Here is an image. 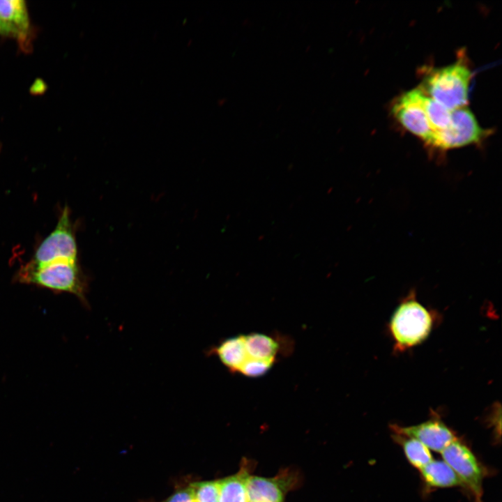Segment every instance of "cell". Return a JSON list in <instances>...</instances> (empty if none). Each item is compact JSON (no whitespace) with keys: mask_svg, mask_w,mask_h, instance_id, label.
Wrapping results in <instances>:
<instances>
[{"mask_svg":"<svg viewBox=\"0 0 502 502\" xmlns=\"http://www.w3.org/2000/svg\"><path fill=\"white\" fill-rule=\"evenodd\" d=\"M75 234L70 211L65 206L53 230L17 270L15 281L55 293L71 294L89 307V279L79 261Z\"/></svg>","mask_w":502,"mask_h":502,"instance_id":"cell-1","label":"cell"},{"mask_svg":"<svg viewBox=\"0 0 502 502\" xmlns=\"http://www.w3.org/2000/svg\"><path fill=\"white\" fill-rule=\"evenodd\" d=\"M471 77L470 69L462 59H459L429 73L420 89L452 111L466 105Z\"/></svg>","mask_w":502,"mask_h":502,"instance_id":"cell-2","label":"cell"},{"mask_svg":"<svg viewBox=\"0 0 502 502\" xmlns=\"http://www.w3.org/2000/svg\"><path fill=\"white\" fill-rule=\"evenodd\" d=\"M433 326L430 312L411 294L396 308L390 322V331L396 351L416 346L429 335Z\"/></svg>","mask_w":502,"mask_h":502,"instance_id":"cell-3","label":"cell"},{"mask_svg":"<svg viewBox=\"0 0 502 502\" xmlns=\"http://www.w3.org/2000/svg\"><path fill=\"white\" fill-rule=\"evenodd\" d=\"M488 132L466 107L451 111L448 126L432 134L427 144L442 151L480 142Z\"/></svg>","mask_w":502,"mask_h":502,"instance_id":"cell-4","label":"cell"},{"mask_svg":"<svg viewBox=\"0 0 502 502\" xmlns=\"http://www.w3.org/2000/svg\"><path fill=\"white\" fill-rule=\"evenodd\" d=\"M245 360L239 374L249 377H258L266 374L282 349L279 337L262 333L243 335Z\"/></svg>","mask_w":502,"mask_h":502,"instance_id":"cell-5","label":"cell"},{"mask_svg":"<svg viewBox=\"0 0 502 502\" xmlns=\"http://www.w3.org/2000/svg\"><path fill=\"white\" fill-rule=\"evenodd\" d=\"M445 461L455 471L462 483L466 485L481 502L482 494V469L473 452L463 443L455 440L442 452Z\"/></svg>","mask_w":502,"mask_h":502,"instance_id":"cell-6","label":"cell"},{"mask_svg":"<svg viewBox=\"0 0 502 502\" xmlns=\"http://www.w3.org/2000/svg\"><path fill=\"white\" fill-rule=\"evenodd\" d=\"M420 89L409 91L400 96L392 107V112L402 126L426 144L433 131L423 109Z\"/></svg>","mask_w":502,"mask_h":502,"instance_id":"cell-7","label":"cell"},{"mask_svg":"<svg viewBox=\"0 0 502 502\" xmlns=\"http://www.w3.org/2000/svg\"><path fill=\"white\" fill-rule=\"evenodd\" d=\"M392 428L395 433L416 439L428 449L440 452L456 440L450 429L441 418L436 417L416 425H393Z\"/></svg>","mask_w":502,"mask_h":502,"instance_id":"cell-8","label":"cell"},{"mask_svg":"<svg viewBox=\"0 0 502 502\" xmlns=\"http://www.w3.org/2000/svg\"><path fill=\"white\" fill-rule=\"evenodd\" d=\"M29 30L26 3L22 0H0V34L24 40Z\"/></svg>","mask_w":502,"mask_h":502,"instance_id":"cell-9","label":"cell"},{"mask_svg":"<svg viewBox=\"0 0 502 502\" xmlns=\"http://www.w3.org/2000/svg\"><path fill=\"white\" fill-rule=\"evenodd\" d=\"M246 489L248 502H283L281 480L249 476Z\"/></svg>","mask_w":502,"mask_h":502,"instance_id":"cell-10","label":"cell"},{"mask_svg":"<svg viewBox=\"0 0 502 502\" xmlns=\"http://www.w3.org/2000/svg\"><path fill=\"white\" fill-rule=\"evenodd\" d=\"M427 485L436 487H449L462 485L451 467L443 460H432L420 469Z\"/></svg>","mask_w":502,"mask_h":502,"instance_id":"cell-11","label":"cell"},{"mask_svg":"<svg viewBox=\"0 0 502 502\" xmlns=\"http://www.w3.org/2000/svg\"><path fill=\"white\" fill-rule=\"evenodd\" d=\"M249 477L245 471L218 480L219 502H248L246 485Z\"/></svg>","mask_w":502,"mask_h":502,"instance_id":"cell-12","label":"cell"},{"mask_svg":"<svg viewBox=\"0 0 502 502\" xmlns=\"http://www.w3.org/2000/svg\"><path fill=\"white\" fill-rule=\"evenodd\" d=\"M394 436L395 439L402 445L409 463L416 468L421 469L433 460L429 449L417 439L397 433Z\"/></svg>","mask_w":502,"mask_h":502,"instance_id":"cell-13","label":"cell"},{"mask_svg":"<svg viewBox=\"0 0 502 502\" xmlns=\"http://www.w3.org/2000/svg\"><path fill=\"white\" fill-rule=\"evenodd\" d=\"M421 101L433 133L446 128L450 123L451 111L424 94L423 92Z\"/></svg>","mask_w":502,"mask_h":502,"instance_id":"cell-14","label":"cell"},{"mask_svg":"<svg viewBox=\"0 0 502 502\" xmlns=\"http://www.w3.org/2000/svg\"><path fill=\"white\" fill-rule=\"evenodd\" d=\"M190 485L193 502H219L218 480L199 482Z\"/></svg>","mask_w":502,"mask_h":502,"instance_id":"cell-15","label":"cell"},{"mask_svg":"<svg viewBox=\"0 0 502 502\" xmlns=\"http://www.w3.org/2000/svg\"><path fill=\"white\" fill-rule=\"evenodd\" d=\"M165 502H193L191 485L180 490L169 497Z\"/></svg>","mask_w":502,"mask_h":502,"instance_id":"cell-16","label":"cell"}]
</instances>
